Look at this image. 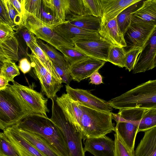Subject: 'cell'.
Listing matches in <instances>:
<instances>
[{"instance_id":"1","label":"cell","mask_w":156,"mask_h":156,"mask_svg":"<svg viewBox=\"0 0 156 156\" xmlns=\"http://www.w3.org/2000/svg\"><path fill=\"white\" fill-rule=\"evenodd\" d=\"M21 130L39 135L49 142L61 156H69L63 135L57 126L48 117L29 114L16 125Z\"/></svg>"},{"instance_id":"2","label":"cell","mask_w":156,"mask_h":156,"mask_svg":"<svg viewBox=\"0 0 156 156\" xmlns=\"http://www.w3.org/2000/svg\"><path fill=\"white\" fill-rule=\"evenodd\" d=\"M108 102L112 108L119 110L156 108V80L141 84Z\"/></svg>"},{"instance_id":"3","label":"cell","mask_w":156,"mask_h":156,"mask_svg":"<svg viewBox=\"0 0 156 156\" xmlns=\"http://www.w3.org/2000/svg\"><path fill=\"white\" fill-rule=\"evenodd\" d=\"M80 105L82 115L79 132L83 141L87 138L100 137L115 131L112 112L97 110Z\"/></svg>"},{"instance_id":"4","label":"cell","mask_w":156,"mask_h":156,"mask_svg":"<svg viewBox=\"0 0 156 156\" xmlns=\"http://www.w3.org/2000/svg\"><path fill=\"white\" fill-rule=\"evenodd\" d=\"M147 109L140 108H125L119 110L116 114L112 112V119L116 123L114 131L118 133L131 151L134 150L139 124Z\"/></svg>"},{"instance_id":"5","label":"cell","mask_w":156,"mask_h":156,"mask_svg":"<svg viewBox=\"0 0 156 156\" xmlns=\"http://www.w3.org/2000/svg\"><path fill=\"white\" fill-rule=\"evenodd\" d=\"M28 114L9 84L0 90V129L16 125Z\"/></svg>"},{"instance_id":"6","label":"cell","mask_w":156,"mask_h":156,"mask_svg":"<svg viewBox=\"0 0 156 156\" xmlns=\"http://www.w3.org/2000/svg\"><path fill=\"white\" fill-rule=\"evenodd\" d=\"M51 120L62 133L69 151V156H85L80 134L67 119L55 99H51Z\"/></svg>"},{"instance_id":"7","label":"cell","mask_w":156,"mask_h":156,"mask_svg":"<svg viewBox=\"0 0 156 156\" xmlns=\"http://www.w3.org/2000/svg\"><path fill=\"white\" fill-rule=\"evenodd\" d=\"M10 85L12 90L29 114H35L48 117L49 112L47 107L48 99L42 93L30 87L14 81Z\"/></svg>"},{"instance_id":"8","label":"cell","mask_w":156,"mask_h":156,"mask_svg":"<svg viewBox=\"0 0 156 156\" xmlns=\"http://www.w3.org/2000/svg\"><path fill=\"white\" fill-rule=\"evenodd\" d=\"M23 20L24 26L31 32L37 39L44 41L57 50L62 47H74V43L61 37L52 28L31 15L25 12Z\"/></svg>"},{"instance_id":"9","label":"cell","mask_w":156,"mask_h":156,"mask_svg":"<svg viewBox=\"0 0 156 156\" xmlns=\"http://www.w3.org/2000/svg\"><path fill=\"white\" fill-rule=\"evenodd\" d=\"M31 62V67L38 79L41 90L48 98L55 99L56 94L63 85L55 78L43 66L37 57L33 54H27Z\"/></svg>"},{"instance_id":"10","label":"cell","mask_w":156,"mask_h":156,"mask_svg":"<svg viewBox=\"0 0 156 156\" xmlns=\"http://www.w3.org/2000/svg\"><path fill=\"white\" fill-rule=\"evenodd\" d=\"M66 93L74 101L88 108L100 111L110 112L112 108L108 101L91 94L87 90L74 88L69 84L65 85Z\"/></svg>"},{"instance_id":"11","label":"cell","mask_w":156,"mask_h":156,"mask_svg":"<svg viewBox=\"0 0 156 156\" xmlns=\"http://www.w3.org/2000/svg\"><path fill=\"white\" fill-rule=\"evenodd\" d=\"M53 30L62 38L74 44L77 41L100 39L98 32L79 27L70 24L67 20L54 27Z\"/></svg>"},{"instance_id":"12","label":"cell","mask_w":156,"mask_h":156,"mask_svg":"<svg viewBox=\"0 0 156 156\" xmlns=\"http://www.w3.org/2000/svg\"><path fill=\"white\" fill-rule=\"evenodd\" d=\"M156 31L138 56L132 69L136 74L152 69L156 66Z\"/></svg>"},{"instance_id":"13","label":"cell","mask_w":156,"mask_h":156,"mask_svg":"<svg viewBox=\"0 0 156 156\" xmlns=\"http://www.w3.org/2000/svg\"><path fill=\"white\" fill-rule=\"evenodd\" d=\"M155 31L156 23L138 22L131 23L126 32L131 43L130 47H138L143 48Z\"/></svg>"},{"instance_id":"14","label":"cell","mask_w":156,"mask_h":156,"mask_svg":"<svg viewBox=\"0 0 156 156\" xmlns=\"http://www.w3.org/2000/svg\"><path fill=\"white\" fill-rule=\"evenodd\" d=\"M106 62L88 57L70 65L69 72L72 80L80 82L102 67Z\"/></svg>"},{"instance_id":"15","label":"cell","mask_w":156,"mask_h":156,"mask_svg":"<svg viewBox=\"0 0 156 156\" xmlns=\"http://www.w3.org/2000/svg\"><path fill=\"white\" fill-rule=\"evenodd\" d=\"M74 47L89 57L108 62V53L111 44L100 39L80 41L74 43Z\"/></svg>"},{"instance_id":"16","label":"cell","mask_w":156,"mask_h":156,"mask_svg":"<svg viewBox=\"0 0 156 156\" xmlns=\"http://www.w3.org/2000/svg\"><path fill=\"white\" fill-rule=\"evenodd\" d=\"M55 100L67 119L79 132L82 110L80 105L67 93H64Z\"/></svg>"},{"instance_id":"17","label":"cell","mask_w":156,"mask_h":156,"mask_svg":"<svg viewBox=\"0 0 156 156\" xmlns=\"http://www.w3.org/2000/svg\"><path fill=\"white\" fill-rule=\"evenodd\" d=\"M83 142L85 152L94 156H114L115 141L106 135L87 138Z\"/></svg>"},{"instance_id":"18","label":"cell","mask_w":156,"mask_h":156,"mask_svg":"<svg viewBox=\"0 0 156 156\" xmlns=\"http://www.w3.org/2000/svg\"><path fill=\"white\" fill-rule=\"evenodd\" d=\"M3 133L20 156H45L19 134L15 125L6 129Z\"/></svg>"},{"instance_id":"19","label":"cell","mask_w":156,"mask_h":156,"mask_svg":"<svg viewBox=\"0 0 156 156\" xmlns=\"http://www.w3.org/2000/svg\"><path fill=\"white\" fill-rule=\"evenodd\" d=\"M140 0H99L101 26L116 17L124 9Z\"/></svg>"},{"instance_id":"20","label":"cell","mask_w":156,"mask_h":156,"mask_svg":"<svg viewBox=\"0 0 156 156\" xmlns=\"http://www.w3.org/2000/svg\"><path fill=\"white\" fill-rule=\"evenodd\" d=\"M98 33L101 39L111 45L120 48L127 46L124 35L118 26L116 17L101 25Z\"/></svg>"},{"instance_id":"21","label":"cell","mask_w":156,"mask_h":156,"mask_svg":"<svg viewBox=\"0 0 156 156\" xmlns=\"http://www.w3.org/2000/svg\"><path fill=\"white\" fill-rule=\"evenodd\" d=\"M15 125L19 134L45 156H61L55 147L43 137L20 129Z\"/></svg>"},{"instance_id":"22","label":"cell","mask_w":156,"mask_h":156,"mask_svg":"<svg viewBox=\"0 0 156 156\" xmlns=\"http://www.w3.org/2000/svg\"><path fill=\"white\" fill-rule=\"evenodd\" d=\"M131 14V24L138 22L156 23V0L143 1L141 5Z\"/></svg>"},{"instance_id":"23","label":"cell","mask_w":156,"mask_h":156,"mask_svg":"<svg viewBox=\"0 0 156 156\" xmlns=\"http://www.w3.org/2000/svg\"><path fill=\"white\" fill-rule=\"evenodd\" d=\"M135 153L136 156H156V127L144 132Z\"/></svg>"},{"instance_id":"24","label":"cell","mask_w":156,"mask_h":156,"mask_svg":"<svg viewBox=\"0 0 156 156\" xmlns=\"http://www.w3.org/2000/svg\"><path fill=\"white\" fill-rule=\"evenodd\" d=\"M19 43L14 36L12 38L0 41V76L4 63L8 61L16 62L18 61Z\"/></svg>"},{"instance_id":"25","label":"cell","mask_w":156,"mask_h":156,"mask_svg":"<svg viewBox=\"0 0 156 156\" xmlns=\"http://www.w3.org/2000/svg\"><path fill=\"white\" fill-rule=\"evenodd\" d=\"M66 20L81 28L98 32L101 27V19L91 16H68Z\"/></svg>"},{"instance_id":"26","label":"cell","mask_w":156,"mask_h":156,"mask_svg":"<svg viewBox=\"0 0 156 156\" xmlns=\"http://www.w3.org/2000/svg\"><path fill=\"white\" fill-rule=\"evenodd\" d=\"M40 47L48 56L52 62L62 68L69 71V65L66 61L64 55L51 45L45 43L42 40L37 39Z\"/></svg>"},{"instance_id":"27","label":"cell","mask_w":156,"mask_h":156,"mask_svg":"<svg viewBox=\"0 0 156 156\" xmlns=\"http://www.w3.org/2000/svg\"><path fill=\"white\" fill-rule=\"evenodd\" d=\"M143 1L140 0V1L129 6L122 11L116 17L119 28L124 35L131 24V13L140 5Z\"/></svg>"},{"instance_id":"28","label":"cell","mask_w":156,"mask_h":156,"mask_svg":"<svg viewBox=\"0 0 156 156\" xmlns=\"http://www.w3.org/2000/svg\"><path fill=\"white\" fill-rule=\"evenodd\" d=\"M32 53L36 56L43 66L57 80L62 83L60 76L56 71L51 61L39 46L37 43L28 46Z\"/></svg>"},{"instance_id":"29","label":"cell","mask_w":156,"mask_h":156,"mask_svg":"<svg viewBox=\"0 0 156 156\" xmlns=\"http://www.w3.org/2000/svg\"><path fill=\"white\" fill-rule=\"evenodd\" d=\"M42 3L61 23L66 21V0H42Z\"/></svg>"},{"instance_id":"30","label":"cell","mask_w":156,"mask_h":156,"mask_svg":"<svg viewBox=\"0 0 156 156\" xmlns=\"http://www.w3.org/2000/svg\"><path fill=\"white\" fill-rule=\"evenodd\" d=\"M58 50L64 55L69 66L89 57L74 47H60Z\"/></svg>"},{"instance_id":"31","label":"cell","mask_w":156,"mask_h":156,"mask_svg":"<svg viewBox=\"0 0 156 156\" xmlns=\"http://www.w3.org/2000/svg\"><path fill=\"white\" fill-rule=\"evenodd\" d=\"M156 127V108L147 109L139 123L138 133Z\"/></svg>"},{"instance_id":"32","label":"cell","mask_w":156,"mask_h":156,"mask_svg":"<svg viewBox=\"0 0 156 156\" xmlns=\"http://www.w3.org/2000/svg\"><path fill=\"white\" fill-rule=\"evenodd\" d=\"M126 51L124 48L111 45L108 53V62L119 67H125Z\"/></svg>"},{"instance_id":"33","label":"cell","mask_w":156,"mask_h":156,"mask_svg":"<svg viewBox=\"0 0 156 156\" xmlns=\"http://www.w3.org/2000/svg\"><path fill=\"white\" fill-rule=\"evenodd\" d=\"M0 156H20L3 132L0 133Z\"/></svg>"},{"instance_id":"34","label":"cell","mask_w":156,"mask_h":156,"mask_svg":"<svg viewBox=\"0 0 156 156\" xmlns=\"http://www.w3.org/2000/svg\"><path fill=\"white\" fill-rule=\"evenodd\" d=\"M38 19L46 25L53 29L62 23L54 15L51 11L42 4Z\"/></svg>"},{"instance_id":"35","label":"cell","mask_w":156,"mask_h":156,"mask_svg":"<svg viewBox=\"0 0 156 156\" xmlns=\"http://www.w3.org/2000/svg\"><path fill=\"white\" fill-rule=\"evenodd\" d=\"M20 74L18 68L15 62L9 61L4 63L1 69V76L4 77L8 82H14V77Z\"/></svg>"},{"instance_id":"36","label":"cell","mask_w":156,"mask_h":156,"mask_svg":"<svg viewBox=\"0 0 156 156\" xmlns=\"http://www.w3.org/2000/svg\"><path fill=\"white\" fill-rule=\"evenodd\" d=\"M4 1L11 21L12 28L15 30H18L24 26L22 17L9 0H4Z\"/></svg>"},{"instance_id":"37","label":"cell","mask_w":156,"mask_h":156,"mask_svg":"<svg viewBox=\"0 0 156 156\" xmlns=\"http://www.w3.org/2000/svg\"><path fill=\"white\" fill-rule=\"evenodd\" d=\"M83 15L101 18V17L99 0H83Z\"/></svg>"},{"instance_id":"38","label":"cell","mask_w":156,"mask_h":156,"mask_svg":"<svg viewBox=\"0 0 156 156\" xmlns=\"http://www.w3.org/2000/svg\"><path fill=\"white\" fill-rule=\"evenodd\" d=\"M114 134L115 142L114 156H136L135 151H131L116 132Z\"/></svg>"},{"instance_id":"39","label":"cell","mask_w":156,"mask_h":156,"mask_svg":"<svg viewBox=\"0 0 156 156\" xmlns=\"http://www.w3.org/2000/svg\"><path fill=\"white\" fill-rule=\"evenodd\" d=\"M66 16L83 15V0H66Z\"/></svg>"},{"instance_id":"40","label":"cell","mask_w":156,"mask_h":156,"mask_svg":"<svg viewBox=\"0 0 156 156\" xmlns=\"http://www.w3.org/2000/svg\"><path fill=\"white\" fill-rule=\"evenodd\" d=\"M23 3L25 12L39 18L42 0H23Z\"/></svg>"},{"instance_id":"41","label":"cell","mask_w":156,"mask_h":156,"mask_svg":"<svg viewBox=\"0 0 156 156\" xmlns=\"http://www.w3.org/2000/svg\"><path fill=\"white\" fill-rule=\"evenodd\" d=\"M143 49L138 47H130L126 51L125 67L129 72L132 70L137 58Z\"/></svg>"},{"instance_id":"42","label":"cell","mask_w":156,"mask_h":156,"mask_svg":"<svg viewBox=\"0 0 156 156\" xmlns=\"http://www.w3.org/2000/svg\"><path fill=\"white\" fill-rule=\"evenodd\" d=\"M15 34V30L10 26L0 23V41L12 38Z\"/></svg>"},{"instance_id":"43","label":"cell","mask_w":156,"mask_h":156,"mask_svg":"<svg viewBox=\"0 0 156 156\" xmlns=\"http://www.w3.org/2000/svg\"><path fill=\"white\" fill-rule=\"evenodd\" d=\"M23 40L28 47L30 45L37 43V38L35 35L24 26L19 29Z\"/></svg>"},{"instance_id":"44","label":"cell","mask_w":156,"mask_h":156,"mask_svg":"<svg viewBox=\"0 0 156 156\" xmlns=\"http://www.w3.org/2000/svg\"><path fill=\"white\" fill-rule=\"evenodd\" d=\"M0 23L8 25L12 28L11 21L4 0H0Z\"/></svg>"},{"instance_id":"45","label":"cell","mask_w":156,"mask_h":156,"mask_svg":"<svg viewBox=\"0 0 156 156\" xmlns=\"http://www.w3.org/2000/svg\"><path fill=\"white\" fill-rule=\"evenodd\" d=\"M52 64L56 71L61 78L62 83L69 84L72 80L69 71L62 68L54 63H52Z\"/></svg>"},{"instance_id":"46","label":"cell","mask_w":156,"mask_h":156,"mask_svg":"<svg viewBox=\"0 0 156 156\" xmlns=\"http://www.w3.org/2000/svg\"><path fill=\"white\" fill-rule=\"evenodd\" d=\"M19 68L24 74L29 72L31 70V63L26 58L21 59L19 61Z\"/></svg>"},{"instance_id":"47","label":"cell","mask_w":156,"mask_h":156,"mask_svg":"<svg viewBox=\"0 0 156 156\" xmlns=\"http://www.w3.org/2000/svg\"><path fill=\"white\" fill-rule=\"evenodd\" d=\"M9 0L23 18L25 13V11L23 6V0Z\"/></svg>"},{"instance_id":"48","label":"cell","mask_w":156,"mask_h":156,"mask_svg":"<svg viewBox=\"0 0 156 156\" xmlns=\"http://www.w3.org/2000/svg\"><path fill=\"white\" fill-rule=\"evenodd\" d=\"M89 77L90 80L89 83L95 85L103 83L102 76L98 71L93 73Z\"/></svg>"},{"instance_id":"49","label":"cell","mask_w":156,"mask_h":156,"mask_svg":"<svg viewBox=\"0 0 156 156\" xmlns=\"http://www.w3.org/2000/svg\"><path fill=\"white\" fill-rule=\"evenodd\" d=\"M8 82L4 77L0 76V90L5 89L9 85Z\"/></svg>"}]
</instances>
